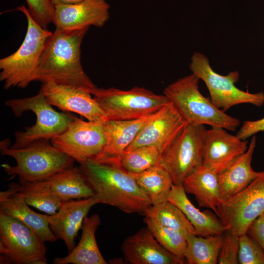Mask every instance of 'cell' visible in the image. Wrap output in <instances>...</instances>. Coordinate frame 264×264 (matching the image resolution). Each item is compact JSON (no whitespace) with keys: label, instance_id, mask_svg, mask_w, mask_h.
Listing matches in <instances>:
<instances>
[{"label":"cell","instance_id":"obj_21","mask_svg":"<svg viewBox=\"0 0 264 264\" xmlns=\"http://www.w3.org/2000/svg\"><path fill=\"white\" fill-rule=\"evenodd\" d=\"M20 196L7 189L0 192V212L19 220L29 227L42 241L57 240L50 228L48 215L37 213Z\"/></svg>","mask_w":264,"mask_h":264},{"label":"cell","instance_id":"obj_34","mask_svg":"<svg viewBox=\"0 0 264 264\" xmlns=\"http://www.w3.org/2000/svg\"><path fill=\"white\" fill-rule=\"evenodd\" d=\"M239 247L238 237L225 231L223 235V240L218 257V263L239 264Z\"/></svg>","mask_w":264,"mask_h":264},{"label":"cell","instance_id":"obj_5","mask_svg":"<svg viewBox=\"0 0 264 264\" xmlns=\"http://www.w3.org/2000/svg\"><path fill=\"white\" fill-rule=\"evenodd\" d=\"M17 9L25 15L27 28L18 50L0 60V80L3 82L5 89L12 87L23 88L34 81L45 45L53 33L38 24L24 5Z\"/></svg>","mask_w":264,"mask_h":264},{"label":"cell","instance_id":"obj_27","mask_svg":"<svg viewBox=\"0 0 264 264\" xmlns=\"http://www.w3.org/2000/svg\"><path fill=\"white\" fill-rule=\"evenodd\" d=\"M132 175L152 205L168 200L173 183L170 174L164 168L157 165Z\"/></svg>","mask_w":264,"mask_h":264},{"label":"cell","instance_id":"obj_18","mask_svg":"<svg viewBox=\"0 0 264 264\" xmlns=\"http://www.w3.org/2000/svg\"><path fill=\"white\" fill-rule=\"evenodd\" d=\"M98 204L93 197L63 202L58 212L48 215L49 227L57 239L63 240L70 253L75 248L74 240L90 208Z\"/></svg>","mask_w":264,"mask_h":264},{"label":"cell","instance_id":"obj_3","mask_svg":"<svg viewBox=\"0 0 264 264\" xmlns=\"http://www.w3.org/2000/svg\"><path fill=\"white\" fill-rule=\"evenodd\" d=\"M50 140L35 141L20 148L10 147L9 140L0 143V153L14 158L16 165L3 164L1 167L11 178L20 183L46 179L52 175L73 166L75 160L55 147Z\"/></svg>","mask_w":264,"mask_h":264},{"label":"cell","instance_id":"obj_35","mask_svg":"<svg viewBox=\"0 0 264 264\" xmlns=\"http://www.w3.org/2000/svg\"><path fill=\"white\" fill-rule=\"evenodd\" d=\"M264 131V117L257 120L243 122L237 135L242 140H246L256 133Z\"/></svg>","mask_w":264,"mask_h":264},{"label":"cell","instance_id":"obj_11","mask_svg":"<svg viewBox=\"0 0 264 264\" xmlns=\"http://www.w3.org/2000/svg\"><path fill=\"white\" fill-rule=\"evenodd\" d=\"M264 213V170L241 192L221 202L217 215L226 231L239 237Z\"/></svg>","mask_w":264,"mask_h":264},{"label":"cell","instance_id":"obj_32","mask_svg":"<svg viewBox=\"0 0 264 264\" xmlns=\"http://www.w3.org/2000/svg\"><path fill=\"white\" fill-rule=\"evenodd\" d=\"M238 239L239 264H264V252L255 240L247 233Z\"/></svg>","mask_w":264,"mask_h":264},{"label":"cell","instance_id":"obj_10","mask_svg":"<svg viewBox=\"0 0 264 264\" xmlns=\"http://www.w3.org/2000/svg\"><path fill=\"white\" fill-rule=\"evenodd\" d=\"M44 242L25 224L0 212V264H46Z\"/></svg>","mask_w":264,"mask_h":264},{"label":"cell","instance_id":"obj_2","mask_svg":"<svg viewBox=\"0 0 264 264\" xmlns=\"http://www.w3.org/2000/svg\"><path fill=\"white\" fill-rule=\"evenodd\" d=\"M79 168L98 204L110 205L127 214L142 215L152 205L132 174L122 167L120 160L91 159L80 164Z\"/></svg>","mask_w":264,"mask_h":264},{"label":"cell","instance_id":"obj_13","mask_svg":"<svg viewBox=\"0 0 264 264\" xmlns=\"http://www.w3.org/2000/svg\"><path fill=\"white\" fill-rule=\"evenodd\" d=\"M40 90L52 106L65 112L76 113L89 121H107L97 102L87 90L52 82L43 83Z\"/></svg>","mask_w":264,"mask_h":264},{"label":"cell","instance_id":"obj_30","mask_svg":"<svg viewBox=\"0 0 264 264\" xmlns=\"http://www.w3.org/2000/svg\"><path fill=\"white\" fill-rule=\"evenodd\" d=\"M143 221L162 247L186 263L187 241L184 235L177 230L165 227L149 218L145 217Z\"/></svg>","mask_w":264,"mask_h":264},{"label":"cell","instance_id":"obj_29","mask_svg":"<svg viewBox=\"0 0 264 264\" xmlns=\"http://www.w3.org/2000/svg\"><path fill=\"white\" fill-rule=\"evenodd\" d=\"M144 216L165 227L181 232L186 237L190 234L196 235L193 226L184 214L168 200L152 205Z\"/></svg>","mask_w":264,"mask_h":264},{"label":"cell","instance_id":"obj_1","mask_svg":"<svg viewBox=\"0 0 264 264\" xmlns=\"http://www.w3.org/2000/svg\"><path fill=\"white\" fill-rule=\"evenodd\" d=\"M89 27L66 30L56 27L41 56L34 81L52 82L88 91L98 87L84 71L81 46Z\"/></svg>","mask_w":264,"mask_h":264},{"label":"cell","instance_id":"obj_25","mask_svg":"<svg viewBox=\"0 0 264 264\" xmlns=\"http://www.w3.org/2000/svg\"><path fill=\"white\" fill-rule=\"evenodd\" d=\"M45 180L51 191L63 202L94 196L79 167L67 168Z\"/></svg>","mask_w":264,"mask_h":264},{"label":"cell","instance_id":"obj_37","mask_svg":"<svg viewBox=\"0 0 264 264\" xmlns=\"http://www.w3.org/2000/svg\"><path fill=\"white\" fill-rule=\"evenodd\" d=\"M54 5L59 4H74L80 2L84 0H52Z\"/></svg>","mask_w":264,"mask_h":264},{"label":"cell","instance_id":"obj_9","mask_svg":"<svg viewBox=\"0 0 264 264\" xmlns=\"http://www.w3.org/2000/svg\"><path fill=\"white\" fill-rule=\"evenodd\" d=\"M189 66L192 73L205 84L213 104L223 111L241 104H250L257 107L264 104L263 91L250 93L236 87L239 79L238 71L230 72L225 76L220 75L213 69L207 57L200 52L193 54Z\"/></svg>","mask_w":264,"mask_h":264},{"label":"cell","instance_id":"obj_16","mask_svg":"<svg viewBox=\"0 0 264 264\" xmlns=\"http://www.w3.org/2000/svg\"><path fill=\"white\" fill-rule=\"evenodd\" d=\"M105 0H84L74 4L55 5L53 23L56 27L73 30L93 25L103 26L110 18Z\"/></svg>","mask_w":264,"mask_h":264},{"label":"cell","instance_id":"obj_17","mask_svg":"<svg viewBox=\"0 0 264 264\" xmlns=\"http://www.w3.org/2000/svg\"><path fill=\"white\" fill-rule=\"evenodd\" d=\"M121 250L125 261L130 264H186L162 247L147 227L127 238Z\"/></svg>","mask_w":264,"mask_h":264},{"label":"cell","instance_id":"obj_4","mask_svg":"<svg viewBox=\"0 0 264 264\" xmlns=\"http://www.w3.org/2000/svg\"><path fill=\"white\" fill-rule=\"evenodd\" d=\"M200 79L193 73L178 79L166 87L164 94L188 124L207 125L235 131L240 120L217 108L200 93Z\"/></svg>","mask_w":264,"mask_h":264},{"label":"cell","instance_id":"obj_28","mask_svg":"<svg viewBox=\"0 0 264 264\" xmlns=\"http://www.w3.org/2000/svg\"><path fill=\"white\" fill-rule=\"evenodd\" d=\"M185 255L187 264H216L221 246L223 235L202 237L190 234L186 237Z\"/></svg>","mask_w":264,"mask_h":264},{"label":"cell","instance_id":"obj_24","mask_svg":"<svg viewBox=\"0 0 264 264\" xmlns=\"http://www.w3.org/2000/svg\"><path fill=\"white\" fill-rule=\"evenodd\" d=\"M182 185L186 193L195 196L200 207L209 208L217 214L221 202L218 174L202 165L185 178Z\"/></svg>","mask_w":264,"mask_h":264},{"label":"cell","instance_id":"obj_19","mask_svg":"<svg viewBox=\"0 0 264 264\" xmlns=\"http://www.w3.org/2000/svg\"><path fill=\"white\" fill-rule=\"evenodd\" d=\"M156 112L133 120L106 121L104 127L107 143L103 152L93 159L120 160L139 132Z\"/></svg>","mask_w":264,"mask_h":264},{"label":"cell","instance_id":"obj_12","mask_svg":"<svg viewBox=\"0 0 264 264\" xmlns=\"http://www.w3.org/2000/svg\"><path fill=\"white\" fill-rule=\"evenodd\" d=\"M58 150L79 164L93 159L103 151L107 143L104 123L84 121L77 117L67 128L51 140Z\"/></svg>","mask_w":264,"mask_h":264},{"label":"cell","instance_id":"obj_33","mask_svg":"<svg viewBox=\"0 0 264 264\" xmlns=\"http://www.w3.org/2000/svg\"><path fill=\"white\" fill-rule=\"evenodd\" d=\"M28 11L34 20L44 28L53 22L55 5L52 0H25Z\"/></svg>","mask_w":264,"mask_h":264},{"label":"cell","instance_id":"obj_22","mask_svg":"<svg viewBox=\"0 0 264 264\" xmlns=\"http://www.w3.org/2000/svg\"><path fill=\"white\" fill-rule=\"evenodd\" d=\"M168 200L179 208L193 226L196 235H223L225 229L219 217L210 211H200L188 199L182 185L173 184Z\"/></svg>","mask_w":264,"mask_h":264},{"label":"cell","instance_id":"obj_26","mask_svg":"<svg viewBox=\"0 0 264 264\" xmlns=\"http://www.w3.org/2000/svg\"><path fill=\"white\" fill-rule=\"evenodd\" d=\"M8 187V190L21 197L28 205L50 215L55 214L63 203L51 191L45 180L11 182Z\"/></svg>","mask_w":264,"mask_h":264},{"label":"cell","instance_id":"obj_6","mask_svg":"<svg viewBox=\"0 0 264 264\" xmlns=\"http://www.w3.org/2000/svg\"><path fill=\"white\" fill-rule=\"evenodd\" d=\"M5 105L17 117L31 111L37 118L32 126L15 132V142L11 147L13 148L24 147L37 140H51L64 132L76 118L70 113L55 110L41 90L32 97L7 100Z\"/></svg>","mask_w":264,"mask_h":264},{"label":"cell","instance_id":"obj_7","mask_svg":"<svg viewBox=\"0 0 264 264\" xmlns=\"http://www.w3.org/2000/svg\"><path fill=\"white\" fill-rule=\"evenodd\" d=\"M92 95L107 120L140 118L158 111L170 102L164 94L137 87L127 90L98 88Z\"/></svg>","mask_w":264,"mask_h":264},{"label":"cell","instance_id":"obj_20","mask_svg":"<svg viewBox=\"0 0 264 264\" xmlns=\"http://www.w3.org/2000/svg\"><path fill=\"white\" fill-rule=\"evenodd\" d=\"M256 146V137L254 135L247 151L225 171L218 174L221 202L242 191L261 174L262 172L255 171L251 166Z\"/></svg>","mask_w":264,"mask_h":264},{"label":"cell","instance_id":"obj_8","mask_svg":"<svg viewBox=\"0 0 264 264\" xmlns=\"http://www.w3.org/2000/svg\"><path fill=\"white\" fill-rule=\"evenodd\" d=\"M206 131L203 125L187 124L161 153L158 165L169 173L173 184L182 185L202 166Z\"/></svg>","mask_w":264,"mask_h":264},{"label":"cell","instance_id":"obj_36","mask_svg":"<svg viewBox=\"0 0 264 264\" xmlns=\"http://www.w3.org/2000/svg\"><path fill=\"white\" fill-rule=\"evenodd\" d=\"M247 234L257 242L264 252V213L250 224Z\"/></svg>","mask_w":264,"mask_h":264},{"label":"cell","instance_id":"obj_15","mask_svg":"<svg viewBox=\"0 0 264 264\" xmlns=\"http://www.w3.org/2000/svg\"><path fill=\"white\" fill-rule=\"evenodd\" d=\"M221 128L206 130L202 165L217 174L225 171L247 150L248 141Z\"/></svg>","mask_w":264,"mask_h":264},{"label":"cell","instance_id":"obj_23","mask_svg":"<svg viewBox=\"0 0 264 264\" xmlns=\"http://www.w3.org/2000/svg\"><path fill=\"white\" fill-rule=\"evenodd\" d=\"M101 223L97 214L86 217L83 222L81 239L77 246L65 257L56 258L55 264H106L98 248L95 232Z\"/></svg>","mask_w":264,"mask_h":264},{"label":"cell","instance_id":"obj_14","mask_svg":"<svg viewBox=\"0 0 264 264\" xmlns=\"http://www.w3.org/2000/svg\"><path fill=\"white\" fill-rule=\"evenodd\" d=\"M187 124L170 102L144 126L125 152L142 146H154L161 153Z\"/></svg>","mask_w":264,"mask_h":264},{"label":"cell","instance_id":"obj_31","mask_svg":"<svg viewBox=\"0 0 264 264\" xmlns=\"http://www.w3.org/2000/svg\"><path fill=\"white\" fill-rule=\"evenodd\" d=\"M160 154V150L156 146H142L125 152L120 161L127 171L138 174L158 165Z\"/></svg>","mask_w":264,"mask_h":264}]
</instances>
